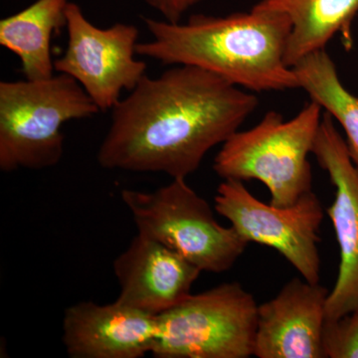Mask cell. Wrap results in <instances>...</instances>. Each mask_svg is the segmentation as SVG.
<instances>
[{
  "mask_svg": "<svg viewBox=\"0 0 358 358\" xmlns=\"http://www.w3.org/2000/svg\"><path fill=\"white\" fill-rule=\"evenodd\" d=\"M259 105L255 94L192 65L145 75L112 110L96 159L106 169L186 178Z\"/></svg>",
  "mask_w": 358,
  "mask_h": 358,
  "instance_id": "1",
  "label": "cell"
},
{
  "mask_svg": "<svg viewBox=\"0 0 358 358\" xmlns=\"http://www.w3.org/2000/svg\"><path fill=\"white\" fill-rule=\"evenodd\" d=\"M150 33L136 54L164 65H192L217 74L250 92L300 89L285 62L291 20L278 11L225 16L194 14L185 23L143 18Z\"/></svg>",
  "mask_w": 358,
  "mask_h": 358,
  "instance_id": "2",
  "label": "cell"
},
{
  "mask_svg": "<svg viewBox=\"0 0 358 358\" xmlns=\"http://www.w3.org/2000/svg\"><path fill=\"white\" fill-rule=\"evenodd\" d=\"M100 113L81 85L58 73L0 83V169H49L64 155L63 126Z\"/></svg>",
  "mask_w": 358,
  "mask_h": 358,
  "instance_id": "3",
  "label": "cell"
},
{
  "mask_svg": "<svg viewBox=\"0 0 358 358\" xmlns=\"http://www.w3.org/2000/svg\"><path fill=\"white\" fill-rule=\"evenodd\" d=\"M322 108L315 101L286 121L270 110L247 131H237L219 150L213 169L223 179L258 180L271 194V204L286 207L312 192L313 154Z\"/></svg>",
  "mask_w": 358,
  "mask_h": 358,
  "instance_id": "4",
  "label": "cell"
},
{
  "mask_svg": "<svg viewBox=\"0 0 358 358\" xmlns=\"http://www.w3.org/2000/svg\"><path fill=\"white\" fill-rule=\"evenodd\" d=\"M138 234L152 238L205 272H226L248 241L215 220L210 205L186 182L173 178L155 192L122 190Z\"/></svg>",
  "mask_w": 358,
  "mask_h": 358,
  "instance_id": "5",
  "label": "cell"
},
{
  "mask_svg": "<svg viewBox=\"0 0 358 358\" xmlns=\"http://www.w3.org/2000/svg\"><path fill=\"white\" fill-rule=\"evenodd\" d=\"M253 294L238 282L190 294L157 317L152 355L159 358H248L257 329Z\"/></svg>",
  "mask_w": 358,
  "mask_h": 358,
  "instance_id": "6",
  "label": "cell"
},
{
  "mask_svg": "<svg viewBox=\"0 0 358 358\" xmlns=\"http://www.w3.org/2000/svg\"><path fill=\"white\" fill-rule=\"evenodd\" d=\"M214 208L248 243L275 249L306 281L320 282L317 245L324 209L313 190L296 203L279 207L257 199L243 181L224 179L218 186Z\"/></svg>",
  "mask_w": 358,
  "mask_h": 358,
  "instance_id": "7",
  "label": "cell"
},
{
  "mask_svg": "<svg viewBox=\"0 0 358 358\" xmlns=\"http://www.w3.org/2000/svg\"><path fill=\"white\" fill-rule=\"evenodd\" d=\"M66 29L67 46L54 60L56 72L81 85L100 112L114 109L122 92L133 91L147 75V63L136 58L138 28L127 23L98 27L69 2Z\"/></svg>",
  "mask_w": 358,
  "mask_h": 358,
  "instance_id": "8",
  "label": "cell"
},
{
  "mask_svg": "<svg viewBox=\"0 0 358 358\" xmlns=\"http://www.w3.org/2000/svg\"><path fill=\"white\" fill-rule=\"evenodd\" d=\"M334 119L322 114L313 155L336 187L334 203L327 208L341 254L338 279L329 292L326 319L334 320L358 310V167Z\"/></svg>",
  "mask_w": 358,
  "mask_h": 358,
  "instance_id": "9",
  "label": "cell"
},
{
  "mask_svg": "<svg viewBox=\"0 0 358 358\" xmlns=\"http://www.w3.org/2000/svg\"><path fill=\"white\" fill-rule=\"evenodd\" d=\"M329 294L320 282L294 278L258 306L254 357L326 358L322 329Z\"/></svg>",
  "mask_w": 358,
  "mask_h": 358,
  "instance_id": "10",
  "label": "cell"
},
{
  "mask_svg": "<svg viewBox=\"0 0 358 358\" xmlns=\"http://www.w3.org/2000/svg\"><path fill=\"white\" fill-rule=\"evenodd\" d=\"M117 301L159 317L192 294L200 268L157 240L136 234L115 258Z\"/></svg>",
  "mask_w": 358,
  "mask_h": 358,
  "instance_id": "11",
  "label": "cell"
},
{
  "mask_svg": "<svg viewBox=\"0 0 358 358\" xmlns=\"http://www.w3.org/2000/svg\"><path fill=\"white\" fill-rule=\"evenodd\" d=\"M157 317L120 301H81L66 308L63 343L73 358H141L152 353Z\"/></svg>",
  "mask_w": 358,
  "mask_h": 358,
  "instance_id": "12",
  "label": "cell"
},
{
  "mask_svg": "<svg viewBox=\"0 0 358 358\" xmlns=\"http://www.w3.org/2000/svg\"><path fill=\"white\" fill-rule=\"evenodd\" d=\"M253 8L278 11L291 20L285 52L289 67L310 54L324 50L338 34L346 49L352 47V25L358 14V0H259Z\"/></svg>",
  "mask_w": 358,
  "mask_h": 358,
  "instance_id": "13",
  "label": "cell"
},
{
  "mask_svg": "<svg viewBox=\"0 0 358 358\" xmlns=\"http://www.w3.org/2000/svg\"><path fill=\"white\" fill-rule=\"evenodd\" d=\"M69 0H36L0 21V45L20 59L26 79L42 80L56 72L51 42L67 25Z\"/></svg>",
  "mask_w": 358,
  "mask_h": 358,
  "instance_id": "14",
  "label": "cell"
},
{
  "mask_svg": "<svg viewBox=\"0 0 358 358\" xmlns=\"http://www.w3.org/2000/svg\"><path fill=\"white\" fill-rule=\"evenodd\" d=\"M293 69L300 89L345 131L348 152L358 167V96L353 95L339 79L336 64L326 49L306 56Z\"/></svg>",
  "mask_w": 358,
  "mask_h": 358,
  "instance_id": "15",
  "label": "cell"
},
{
  "mask_svg": "<svg viewBox=\"0 0 358 358\" xmlns=\"http://www.w3.org/2000/svg\"><path fill=\"white\" fill-rule=\"evenodd\" d=\"M322 348L326 358H358V310L324 320Z\"/></svg>",
  "mask_w": 358,
  "mask_h": 358,
  "instance_id": "16",
  "label": "cell"
},
{
  "mask_svg": "<svg viewBox=\"0 0 358 358\" xmlns=\"http://www.w3.org/2000/svg\"><path fill=\"white\" fill-rule=\"evenodd\" d=\"M164 17V20L171 23L181 22L185 14L199 3L201 0H143Z\"/></svg>",
  "mask_w": 358,
  "mask_h": 358,
  "instance_id": "17",
  "label": "cell"
}]
</instances>
